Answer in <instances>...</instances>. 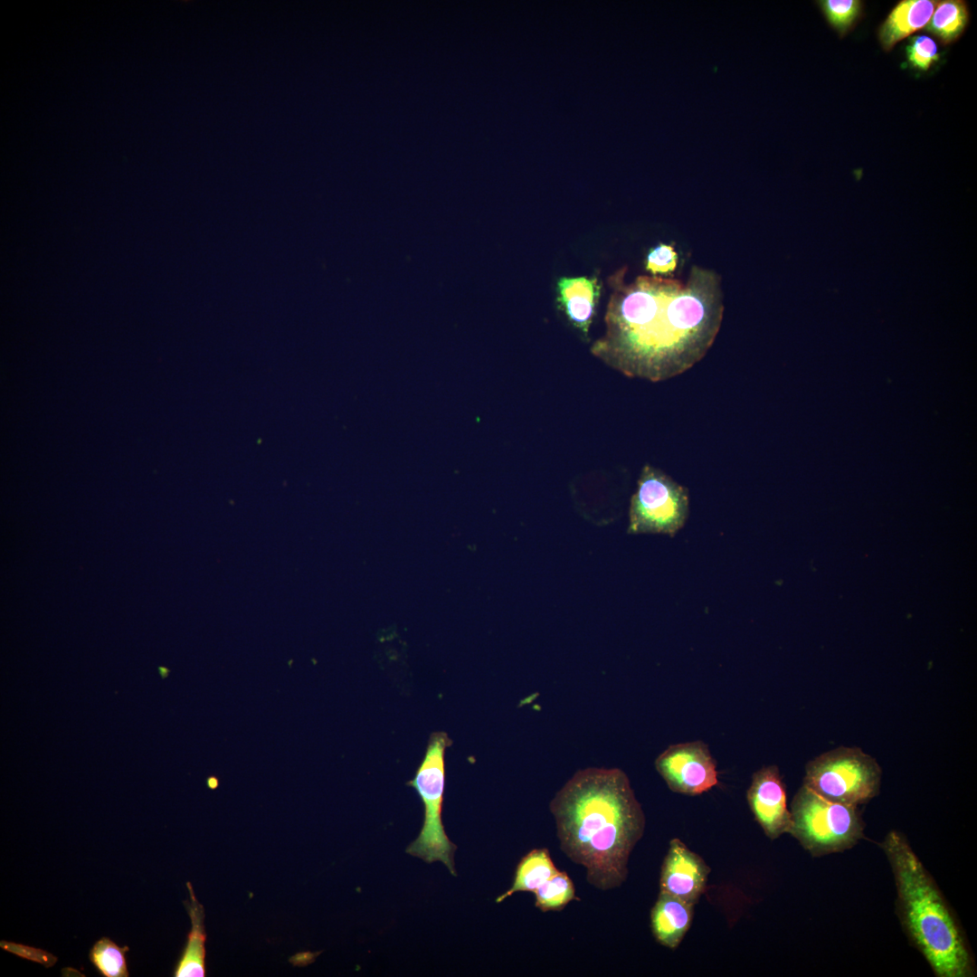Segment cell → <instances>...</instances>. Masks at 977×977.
I'll return each mask as SVG.
<instances>
[{
    "instance_id": "obj_1",
    "label": "cell",
    "mask_w": 977,
    "mask_h": 977,
    "mask_svg": "<svg viewBox=\"0 0 977 977\" xmlns=\"http://www.w3.org/2000/svg\"><path fill=\"white\" fill-rule=\"evenodd\" d=\"M625 274L624 267L608 279L605 331L591 353L628 377L651 382L690 369L712 346L722 324L720 275L697 265L686 281L640 275L628 283Z\"/></svg>"
},
{
    "instance_id": "obj_2",
    "label": "cell",
    "mask_w": 977,
    "mask_h": 977,
    "mask_svg": "<svg viewBox=\"0 0 977 977\" xmlns=\"http://www.w3.org/2000/svg\"><path fill=\"white\" fill-rule=\"evenodd\" d=\"M559 846L600 889L621 887L646 820L626 773L618 768L578 770L550 802Z\"/></svg>"
},
{
    "instance_id": "obj_3",
    "label": "cell",
    "mask_w": 977,
    "mask_h": 977,
    "mask_svg": "<svg viewBox=\"0 0 977 977\" xmlns=\"http://www.w3.org/2000/svg\"><path fill=\"white\" fill-rule=\"evenodd\" d=\"M891 868L896 914L909 943L936 977H973L976 963L966 934L936 881L900 831L879 843Z\"/></svg>"
},
{
    "instance_id": "obj_4",
    "label": "cell",
    "mask_w": 977,
    "mask_h": 977,
    "mask_svg": "<svg viewBox=\"0 0 977 977\" xmlns=\"http://www.w3.org/2000/svg\"><path fill=\"white\" fill-rule=\"evenodd\" d=\"M791 835L812 857L852 849L864 839L858 806L828 800L802 784L791 803Z\"/></svg>"
},
{
    "instance_id": "obj_5",
    "label": "cell",
    "mask_w": 977,
    "mask_h": 977,
    "mask_svg": "<svg viewBox=\"0 0 977 977\" xmlns=\"http://www.w3.org/2000/svg\"><path fill=\"white\" fill-rule=\"evenodd\" d=\"M451 740L443 732L432 734L427 748L413 778L407 783L414 788L424 807V819L419 836L406 853L427 863L441 861L456 876L454 852L457 846L450 840L442 823L441 812L445 783L444 754Z\"/></svg>"
},
{
    "instance_id": "obj_6",
    "label": "cell",
    "mask_w": 977,
    "mask_h": 977,
    "mask_svg": "<svg viewBox=\"0 0 977 977\" xmlns=\"http://www.w3.org/2000/svg\"><path fill=\"white\" fill-rule=\"evenodd\" d=\"M881 778L874 757L858 747L840 746L807 764L803 784L828 800L859 806L878 794Z\"/></svg>"
},
{
    "instance_id": "obj_7",
    "label": "cell",
    "mask_w": 977,
    "mask_h": 977,
    "mask_svg": "<svg viewBox=\"0 0 977 977\" xmlns=\"http://www.w3.org/2000/svg\"><path fill=\"white\" fill-rule=\"evenodd\" d=\"M688 489L662 470L645 465L629 509V534L674 536L688 517Z\"/></svg>"
},
{
    "instance_id": "obj_8",
    "label": "cell",
    "mask_w": 977,
    "mask_h": 977,
    "mask_svg": "<svg viewBox=\"0 0 977 977\" xmlns=\"http://www.w3.org/2000/svg\"><path fill=\"white\" fill-rule=\"evenodd\" d=\"M655 767L669 788L678 793L698 795L718 783L716 762L699 741L669 746L657 757Z\"/></svg>"
},
{
    "instance_id": "obj_9",
    "label": "cell",
    "mask_w": 977,
    "mask_h": 977,
    "mask_svg": "<svg viewBox=\"0 0 977 977\" xmlns=\"http://www.w3.org/2000/svg\"><path fill=\"white\" fill-rule=\"evenodd\" d=\"M747 801L756 821L769 839H775L791 833L792 819L787 805L786 789L775 765L763 767L754 774Z\"/></svg>"
},
{
    "instance_id": "obj_10",
    "label": "cell",
    "mask_w": 977,
    "mask_h": 977,
    "mask_svg": "<svg viewBox=\"0 0 977 977\" xmlns=\"http://www.w3.org/2000/svg\"><path fill=\"white\" fill-rule=\"evenodd\" d=\"M709 871L700 856L673 839L662 863L659 892L695 905L705 891Z\"/></svg>"
},
{
    "instance_id": "obj_11",
    "label": "cell",
    "mask_w": 977,
    "mask_h": 977,
    "mask_svg": "<svg viewBox=\"0 0 977 977\" xmlns=\"http://www.w3.org/2000/svg\"><path fill=\"white\" fill-rule=\"evenodd\" d=\"M601 289L596 277H563L557 281L558 308L584 337L588 336Z\"/></svg>"
},
{
    "instance_id": "obj_12",
    "label": "cell",
    "mask_w": 977,
    "mask_h": 977,
    "mask_svg": "<svg viewBox=\"0 0 977 977\" xmlns=\"http://www.w3.org/2000/svg\"><path fill=\"white\" fill-rule=\"evenodd\" d=\"M937 2L902 0L890 11L878 28L882 48L888 52L901 40L927 25Z\"/></svg>"
},
{
    "instance_id": "obj_13",
    "label": "cell",
    "mask_w": 977,
    "mask_h": 977,
    "mask_svg": "<svg viewBox=\"0 0 977 977\" xmlns=\"http://www.w3.org/2000/svg\"><path fill=\"white\" fill-rule=\"evenodd\" d=\"M694 905L659 892L650 913V925L655 939L670 949L678 946L693 917Z\"/></svg>"
},
{
    "instance_id": "obj_14",
    "label": "cell",
    "mask_w": 977,
    "mask_h": 977,
    "mask_svg": "<svg viewBox=\"0 0 977 977\" xmlns=\"http://www.w3.org/2000/svg\"><path fill=\"white\" fill-rule=\"evenodd\" d=\"M190 901L185 902L190 919L191 930L188 934L184 953L175 971L176 977H203L205 974V940L204 919V910L194 896L190 882L186 883Z\"/></svg>"
},
{
    "instance_id": "obj_15",
    "label": "cell",
    "mask_w": 977,
    "mask_h": 977,
    "mask_svg": "<svg viewBox=\"0 0 977 977\" xmlns=\"http://www.w3.org/2000/svg\"><path fill=\"white\" fill-rule=\"evenodd\" d=\"M547 849H534L518 862L511 887L496 902L501 903L517 892H532L557 873Z\"/></svg>"
},
{
    "instance_id": "obj_16",
    "label": "cell",
    "mask_w": 977,
    "mask_h": 977,
    "mask_svg": "<svg viewBox=\"0 0 977 977\" xmlns=\"http://www.w3.org/2000/svg\"><path fill=\"white\" fill-rule=\"evenodd\" d=\"M969 22L967 4L962 0L937 2L926 31L942 43L955 42L964 32Z\"/></svg>"
},
{
    "instance_id": "obj_17",
    "label": "cell",
    "mask_w": 977,
    "mask_h": 977,
    "mask_svg": "<svg viewBox=\"0 0 977 977\" xmlns=\"http://www.w3.org/2000/svg\"><path fill=\"white\" fill-rule=\"evenodd\" d=\"M535 906L543 912L562 910L568 903L580 900L574 885L564 871H558L534 891Z\"/></svg>"
},
{
    "instance_id": "obj_18",
    "label": "cell",
    "mask_w": 977,
    "mask_h": 977,
    "mask_svg": "<svg viewBox=\"0 0 977 977\" xmlns=\"http://www.w3.org/2000/svg\"><path fill=\"white\" fill-rule=\"evenodd\" d=\"M128 946L119 947L108 937L98 940L90 952V960L106 977L128 976L126 961Z\"/></svg>"
},
{
    "instance_id": "obj_19",
    "label": "cell",
    "mask_w": 977,
    "mask_h": 977,
    "mask_svg": "<svg viewBox=\"0 0 977 977\" xmlns=\"http://www.w3.org/2000/svg\"><path fill=\"white\" fill-rule=\"evenodd\" d=\"M829 24L841 36L859 18L862 3L858 0H820L816 2Z\"/></svg>"
},
{
    "instance_id": "obj_20",
    "label": "cell",
    "mask_w": 977,
    "mask_h": 977,
    "mask_svg": "<svg viewBox=\"0 0 977 977\" xmlns=\"http://www.w3.org/2000/svg\"><path fill=\"white\" fill-rule=\"evenodd\" d=\"M908 63L919 71H927L939 59L935 41L926 34L914 36L906 48Z\"/></svg>"
},
{
    "instance_id": "obj_21",
    "label": "cell",
    "mask_w": 977,
    "mask_h": 977,
    "mask_svg": "<svg viewBox=\"0 0 977 977\" xmlns=\"http://www.w3.org/2000/svg\"><path fill=\"white\" fill-rule=\"evenodd\" d=\"M678 256L672 245L660 243L647 255L646 270L652 276L667 277L675 271Z\"/></svg>"
},
{
    "instance_id": "obj_22",
    "label": "cell",
    "mask_w": 977,
    "mask_h": 977,
    "mask_svg": "<svg viewBox=\"0 0 977 977\" xmlns=\"http://www.w3.org/2000/svg\"><path fill=\"white\" fill-rule=\"evenodd\" d=\"M1 947L16 953L17 955L25 957L26 959L36 961L47 967L52 965L56 962L55 957L43 950L6 942H1Z\"/></svg>"
},
{
    "instance_id": "obj_23",
    "label": "cell",
    "mask_w": 977,
    "mask_h": 977,
    "mask_svg": "<svg viewBox=\"0 0 977 977\" xmlns=\"http://www.w3.org/2000/svg\"><path fill=\"white\" fill-rule=\"evenodd\" d=\"M208 785H209L210 787H212V788H215V787H216V785H217V781H216V779H215V778H213V777H212V778H210V779L208 780Z\"/></svg>"
},
{
    "instance_id": "obj_24",
    "label": "cell",
    "mask_w": 977,
    "mask_h": 977,
    "mask_svg": "<svg viewBox=\"0 0 977 977\" xmlns=\"http://www.w3.org/2000/svg\"><path fill=\"white\" fill-rule=\"evenodd\" d=\"M159 671H160V674H161L162 678H166L167 673H168V670L166 669L165 668H162V667L159 668Z\"/></svg>"
}]
</instances>
